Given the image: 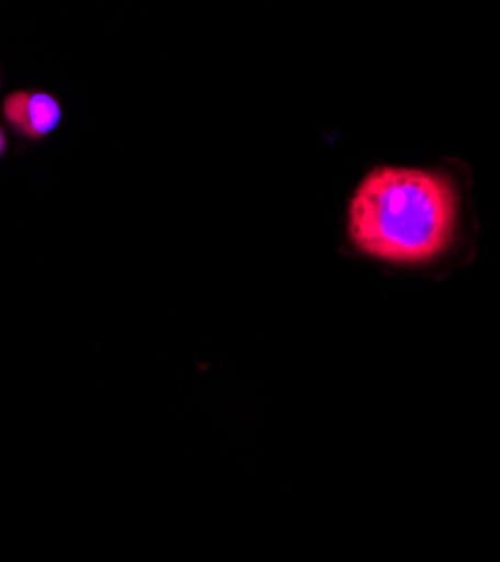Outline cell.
I'll return each instance as SVG.
<instances>
[{"label":"cell","mask_w":500,"mask_h":562,"mask_svg":"<svg viewBox=\"0 0 500 562\" xmlns=\"http://www.w3.org/2000/svg\"><path fill=\"white\" fill-rule=\"evenodd\" d=\"M458 199L435 171L384 167L360 180L349 203V239L375 259L422 263L446 250Z\"/></svg>","instance_id":"6da1fadb"},{"label":"cell","mask_w":500,"mask_h":562,"mask_svg":"<svg viewBox=\"0 0 500 562\" xmlns=\"http://www.w3.org/2000/svg\"><path fill=\"white\" fill-rule=\"evenodd\" d=\"M3 115L21 137L43 139L59 128L64 111L51 92L16 90L5 98Z\"/></svg>","instance_id":"7a4b0ae2"},{"label":"cell","mask_w":500,"mask_h":562,"mask_svg":"<svg viewBox=\"0 0 500 562\" xmlns=\"http://www.w3.org/2000/svg\"><path fill=\"white\" fill-rule=\"evenodd\" d=\"M5 151H8V135H5L3 126H0V158H3Z\"/></svg>","instance_id":"3957f363"}]
</instances>
